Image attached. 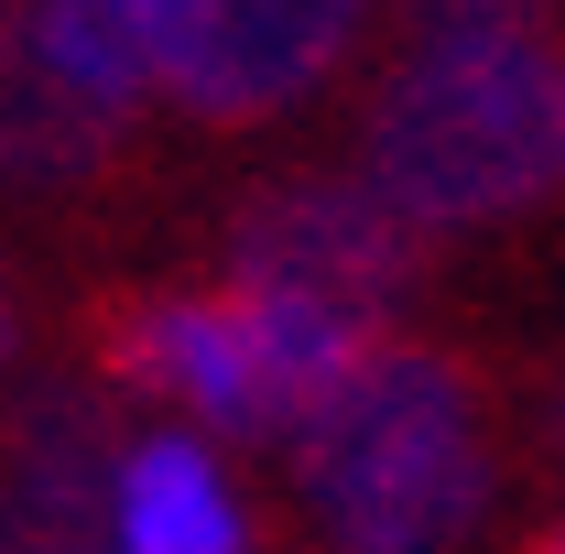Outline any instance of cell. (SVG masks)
I'll return each instance as SVG.
<instances>
[{"label":"cell","mask_w":565,"mask_h":554,"mask_svg":"<svg viewBox=\"0 0 565 554\" xmlns=\"http://www.w3.org/2000/svg\"><path fill=\"white\" fill-rule=\"evenodd\" d=\"M282 457L338 554H446L500 489V414L479 359L381 327L349 381L282 435Z\"/></svg>","instance_id":"6da1fadb"},{"label":"cell","mask_w":565,"mask_h":554,"mask_svg":"<svg viewBox=\"0 0 565 554\" xmlns=\"http://www.w3.org/2000/svg\"><path fill=\"white\" fill-rule=\"evenodd\" d=\"M359 185L392 217L500 228L565 196V33L414 44L359 120Z\"/></svg>","instance_id":"7a4b0ae2"},{"label":"cell","mask_w":565,"mask_h":554,"mask_svg":"<svg viewBox=\"0 0 565 554\" xmlns=\"http://www.w3.org/2000/svg\"><path fill=\"white\" fill-rule=\"evenodd\" d=\"M131 22H141V76L185 120L262 131L349 66L370 0H131Z\"/></svg>","instance_id":"3957f363"},{"label":"cell","mask_w":565,"mask_h":554,"mask_svg":"<svg viewBox=\"0 0 565 554\" xmlns=\"http://www.w3.org/2000/svg\"><path fill=\"white\" fill-rule=\"evenodd\" d=\"M424 251L435 239L414 217H392L359 174H282L228 217V283H282L370 327L424 283Z\"/></svg>","instance_id":"277c9868"},{"label":"cell","mask_w":565,"mask_h":554,"mask_svg":"<svg viewBox=\"0 0 565 554\" xmlns=\"http://www.w3.org/2000/svg\"><path fill=\"white\" fill-rule=\"evenodd\" d=\"M131 120H109L98 98H76L66 76L33 55L22 11L0 22V196H76L98 174H120Z\"/></svg>","instance_id":"5b68a950"},{"label":"cell","mask_w":565,"mask_h":554,"mask_svg":"<svg viewBox=\"0 0 565 554\" xmlns=\"http://www.w3.org/2000/svg\"><path fill=\"white\" fill-rule=\"evenodd\" d=\"M109 544L120 554H239V500L196 435H141L109 468Z\"/></svg>","instance_id":"8992f818"},{"label":"cell","mask_w":565,"mask_h":554,"mask_svg":"<svg viewBox=\"0 0 565 554\" xmlns=\"http://www.w3.org/2000/svg\"><path fill=\"white\" fill-rule=\"evenodd\" d=\"M22 33H33V55L66 76L76 98H98L109 120H131L141 109V22L131 0H22Z\"/></svg>","instance_id":"52a82bcc"},{"label":"cell","mask_w":565,"mask_h":554,"mask_svg":"<svg viewBox=\"0 0 565 554\" xmlns=\"http://www.w3.org/2000/svg\"><path fill=\"white\" fill-rule=\"evenodd\" d=\"M414 44H479V33H555V0H403Z\"/></svg>","instance_id":"ba28073f"},{"label":"cell","mask_w":565,"mask_h":554,"mask_svg":"<svg viewBox=\"0 0 565 554\" xmlns=\"http://www.w3.org/2000/svg\"><path fill=\"white\" fill-rule=\"evenodd\" d=\"M544 457H555V468H565V370H555V381H544Z\"/></svg>","instance_id":"9c48e42d"},{"label":"cell","mask_w":565,"mask_h":554,"mask_svg":"<svg viewBox=\"0 0 565 554\" xmlns=\"http://www.w3.org/2000/svg\"><path fill=\"white\" fill-rule=\"evenodd\" d=\"M533 554H565V522H544V544H533Z\"/></svg>","instance_id":"30bf717a"},{"label":"cell","mask_w":565,"mask_h":554,"mask_svg":"<svg viewBox=\"0 0 565 554\" xmlns=\"http://www.w3.org/2000/svg\"><path fill=\"white\" fill-rule=\"evenodd\" d=\"M11 11H22V0H0V22H11Z\"/></svg>","instance_id":"8fae6325"}]
</instances>
